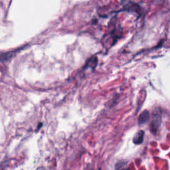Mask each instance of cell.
I'll use <instances>...</instances> for the list:
<instances>
[{
  "instance_id": "obj_1",
  "label": "cell",
  "mask_w": 170,
  "mask_h": 170,
  "mask_svg": "<svg viewBox=\"0 0 170 170\" xmlns=\"http://www.w3.org/2000/svg\"><path fill=\"white\" fill-rule=\"evenodd\" d=\"M162 122V112L160 108H156L153 113V119L150 124L151 132L156 134Z\"/></svg>"
},
{
  "instance_id": "obj_2",
  "label": "cell",
  "mask_w": 170,
  "mask_h": 170,
  "mask_svg": "<svg viewBox=\"0 0 170 170\" xmlns=\"http://www.w3.org/2000/svg\"><path fill=\"white\" fill-rule=\"evenodd\" d=\"M150 119V112H148L147 110H145L144 112H142L137 119L138 121V124L140 125L145 124L147 122H148Z\"/></svg>"
},
{
  "instance_id": "obj_3",
  "label": "cell",
  "mask_w": 170,
  "mask_h": 170,
  "mask_svg": "<svg viewBox=\"0 0 170 170\" xmlns=\"http://www.w3.org/2000/svg\"><path fill=\"white\" fill-rule=\"evenodd\" d=\"M144 132L143 130H139L133 138V142L135 144H141L144 141Z\"/></svg>"
},
{
  "instance_id": "obj_4",
  "label": "cell",
  "mask_w": 170,
  "mask_h": 170,
  "mask_svg": "<svg viewBox=\"0 0 170 170\" xmlns=\"http://www.w3.org/2000/svg\"><path fill=\"white\" fill-rule=\"evenodd\" d=\"M140 9H141V8L139 6V5H137V4H135V3H133V5L128 6V7H125V9L124 10L127 11H134V12L139 13L140 11Z\"/></svg>"
}]
</instances>
